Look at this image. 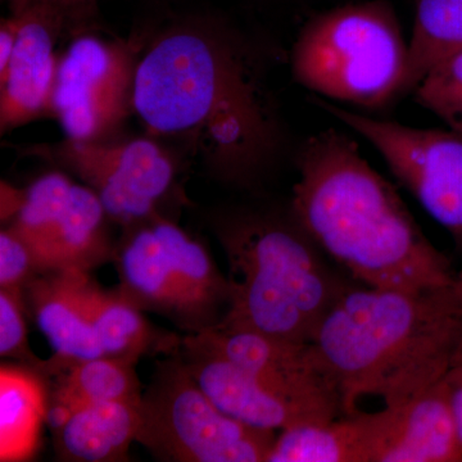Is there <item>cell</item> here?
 I'll list each match as a JSON object with an SVG mask.
<instances>
[{"instance_id": "6da1fadb", "label": "cell", "mask_w": 462, "mask_h": 462, "mask_svg": "<svg viewBox=\"0 0 462 462\" xmlns=\"http://www.w3.org/2000/svg\"><path fill=\"white\" fill-rule=\"evenodd\" d=\"M134 112L152 135L193 149L221 180L252 188L272 169L284 133L263 60L221 23H176L136 65Z\"/></svg>"}, {"instance_id": "7a4b0ae2", "label": "cell", "mask_w": 462, "mask_h": 462, "mask_svg": "<svg viewBox=\"0 0 462 462\" xmlns=\"http://www.w3.org/2000/svg\"><path fill=\"white\" fill-rule=\"evenodd\" d=\"M297 171L291 214L358 284L421 291L458 282L461 273L345 133L328 129L310 136L298 152Z\"/></svg>"}, {"instance_id": "3957f363", "label": "cell", "mask_w": 462, "mask_h": 462, "mask_svg": "<svg viewBox=\"0 0 462 462\" xmlns=\"http://www.w3.org/2000/svg\"><path fill=\"white\" fill-rule=\"evenodd\" d=\"M336 380L343 413L364 397L409 402L445 379L462 346V273L421 291L356 284L328 312L312 340Z\"/></svg>"}, {"instance_id": "277c9868", "label": "cell", "mask_w": 462, "mask_h": 462, "mask_svg": "<svg viewBox=\"0 0 462 462\" xmlns=\"http://www.w3.org/2000/svg\"><path fill=\"white\" fill-rule=\"evenodd\" d=\"M226 256L229 306L218 325L312 343L328 312L358 284L285 214L242 209L216 225Z\"/></svg>"}, {"instance_id": "5b68a950", "label": "cell", "mask_w": 462, "mask_h": 462, "mask_svg": "<svg viewBox=\"0 0 462 462\" xmlns=\"http://www.w3.org/2000/svg\"><path fill=\"white\" fill-rule=\"evenodd\" d=\"M410 45L387 0L351 3L316 14L291 54L294 80L316 97L385 107L402 96Z\"/></svg>"}, {"instance_id": "8992f818", "label": "cell", "mask_w": 462, "mask_h": 462, "mask_svg": "<svg viewBox=\"0 0 462 462\" xmlns=\"http://www.w3.org/2000/svg\"><path fill=\"white\" fill-rule=\"evenodd\" d=\"M136 442L167 462H267L275 430L229 418L206 396L180 354L157 364L139 404Z\"/></svg>"}, {"instance_id": "52a82bcc", "label": "cell", "mask_w": 462, "mask_h": 462, "mask_svg": "<svg viewBox=\"0 0 462 462\" xmlns=\"http://www.w3.org/2000/svg\"><path fill=\"white\" fill-rule=\"evenodd\" d=\"M312 103L369 142L462 251V133L379 120L316 96Z\"/></svg>"}, {"instance_id": "ba28073f", "label": "cell", "mask_w": 462, "mask_h": 462, "mask_svg": "<svg viewBox=\"0 0 462 462\" xmlns=\"http://www.w3.org/2000/svg\"><path fill=\"white\" fill-rule=\"evenodd\" d=\"M107 217L89 187L51 172L27 188L9 229L26 243L41 272L90 273L115 261Z\"/></svg>"}, {"instance_id": "9c48e42d", "label": "cell", "mask_w": 462, "mask_h": 462, "mask_svg": "<svg viewBox=\"0 0 462 462\" xmlns=\"http://www.w3.org/2000/svg\"><path fill=\"white\" fill-rule=\"evenodd\" d=\"M138 57L129 45L78 36L58 63L51 111L67 139L105 141L134 111Z\"/></svg>"}, {"instance_id": "30bf717a", "label": "cell", "mask_w": 462, "mask_h": 462, "mask_svg": "<svg viewBox=\"0 0 462 462\" xmlns=\"http://www.w3.org/2000/svg\"><path fill=\"white\" fill-rule=\"evenodd\" d=\"M187 336L238 365L264 388L302 407L316 421L345 415L338 385L312 343L218 324Z\"/></svg>"}, {"instance_id": "8fae6325", "label": "cell", "mask_w": 462, "mask_h": 462, "mask_svg": "<svg viewBox=\"0 0 462 462\" xmlns=\"http://www.w3.org/2000/svg\"><path fill=\"white\" fill-rule=\"evenodd\" d=\"M60 157L98 196L108 217L125 227L157 216L175 178L171 158L151 139H67Z\"/></svg>"}, {"instance_id": "7c38bea8", "label": "cell", "mask_w": 462, "mask_h": 462, "mask_svg": "<svg viewBox=\"0 0 462 462\" xmlns=\"http://www.w3.org/2000/svg\"><path fill=\"white\" fill-rule=\"evenodd\" d=\"M18 18L16 45L0 74V125L3 130L51 109L58 63L54 47L67 17L51 5H35Z\"/></svg>"}, {"instance_id": "4fadbf2b", "label": "cell", "mask_w": 462, "mask_h": 462, "mask_svg": "<svg viewBox=\"0 0 462 462\" xmlns=\"http://www.w3.org/2000/svg\"><path fill=\"white\" fill-rule=\"evenodd\" d=\"M127 229L123 242L116 247L114 263L121 282L118 291L142 311L166 316L188 334L211 328L170 260L151 218Z\"/></svg>"}, {"instance_id": "5bb4252c", "label": "cell", "mask_w": 462, "mask_h": 462, "mask_svg": "<svg viewBox=\"0 0 462 462\" xmlns=\"http://www.w3.org/2000/svg\"><path fill=\"white\" fill-rule=\"evenodd\" d=\"M179 354L206 396L234 420L275 431L298 425L320 424L302 407L264 388L238 365L188 336L181 337Z\"/></svg>"}, {"instance_id": "9a60e30c", "label": "cell", "mask_w": 462, "mask_h": 462, "mask_svg": "<svg viewBox=\"0 0 462 462\" xmlns=\"http://www.w3.org/2000/svg\"><path fill=\"white\" fill-rule=\"evenodd\" d=\"M397 415V406H385L289 428L276 437L267 462H376Z\"/></svg>"}, {"instance_id": "2e32d148", "label": "cell", "mask_w": 462, "mask_h": 462, "mask_svg": "<svg viewBox=\"0 0 462 462\" xmlns=\"http://www.w3.org/2000/svg\"><path fill=\"white\" fill-rule=\"evenodd\" d=\"M87 273L41 272L23 289L26 309L50 340L54 356L62 360L105 357L85 307L83 282Z\"/></svg>"}, {"instance_id": "e0dca14e", "label": "cell", "mask_w": 462, "mask_h": 462, "mask_svg": "<svg viewBox=\"0 0 462 462\" xmlns=\"http://www.w3.org/2000/svg\"><path fill=\"white\" fill-rule=\"evenodd\" d=\"M397 407L378 462L462 461V437L446 378Z\"/></svg>"}, {"instance_id": "ac0fdd59", "label": "cell", "mask_w": 462, "mask_h": 462, "mask_svg": "<svg viewBox=\"0 0 462 462\" xmlns=\"http://www.w3.org/2000/svg\"><path fill=\"white\" fill-rule=\"evenodd\" d=\"M83 296L105 357L138 364L143 356H171L180 351L181 337L149 324L139 307L118 291H106L87 273Z\"/></svg>"}, {"instance_id": "d6986e66", "label": "cell", "mask_w": 462, "mask_h": 462, "mask_svg": "<svg viewBox=\"0 0 462 462\" xmlns=\"http://www.w3.org/2000/svg\"><path fill=\"white\" fill-rule=\"evenodd\" d=\"M38 373L47 385L48 403L60 404L71 415L91 403L141 404L142 383L135 364L129 361L111 357L67 361L54 356Z\"/></svg>"}, {"instance_id": "ffe728a7", "label": "cell", "mask_w": 462, "mask_h": 462, "mask_svg": "<svg viewBox=\"0 0 462 462\" xmlns=\"http://www.w3.org/2000/svg\"><path fill=\"white\" fill-rule=\"evenodd\" d=\"M139 425V404H88L72 413L54 433L58 458L72 462L127 461Z\"/></svg>"}, {"instance_id": "44dd1931", "label": "cell", "mask_w": 462, "mask_h": 462, "mask_svg": "<svg viewBox=\"0 0 462 462\" xmlns=\"http://www.w3.org/2000/svg\"><path fill=\"white\" fill-rule=\"evenodd\" d=\"M48 392L41 374L18 364L0 367V461L32 460L47 421Z\"/></svg>"}, {"instance_id": "7402d4cb", "label": "cell", "mask_w": 462, "mask_h": 462, "mask_svg": "<svg viewBox=\"0 0 462 462\" xmlns=\"http://www.w3.org/2000/svg\"><path fill=\"white\" fill-rule=\"evenodd\" d=\"M402 96L413 93L431 69L462 51V0H416Z\"/></svg>"}, {"instance_id": "603a6c76", "label": "cell", "mask_w": 462, "mask_h": 462, "mask_svg": "<svg viewBox=\"0 0 462 462\" xmlns=\"http://www.w3.org/2000/svg\"><path fill=\"white\" fill-rule=\"evenodd\" d=\"M413 96L421 107L462 133V51L431 69Z\"/></svg>"}, {"instance_id": "cb8c5ba5", "label": "cell", "mask_w": 462, "mask_h": 462, "mask_svg": "<svg viewBox=\"0 0 462 462\" xmlns=\"http://www.w3.org/2000/svg\"><path fill=\"white\" fill-rule=\"evenodd\" d=\"M23 291L0 289V355L38 372L44 361L30 349Z\"/></svg>"}, {"instance_id": "d4e9b609", "label": "cell", "mask_w": 462, "mask_h": 462, "mask_svg": "<svg viewBox=\"0 0 462 462\" xmlns=\"http://www.w3.org/2000/svg\"><path fill=\"white\" fill-rule=\"evenodd\" d=\"M41 273L32 252L14 231L0 233V289L23 291L30 281Z\"/></svg>"}, {"instance_id": "484cf974", "label": "cell", "mask_w": 462, "mask_h": 462, "mask_svg": "<svg viewBox=\"0 0 462 462\" xmlns=\"http://www.w3.org/2000/svg\"><path fill=\"white\" fill-rule=\"evenodd\" d=\"M7 3L12 9V14H21L35 5H51L69 18L88 14L96 0H7Z\"/></svg>"}, {"instance_id": "4316f807", "label": "cell", "mask_w": 462, "mask_h": 462, "mask_svg": "<svg viewBox=\"0 0 462 462\" xmlns=\"http://www.w3.org/2000/svg\"><path fill=\"white\" fill-rule=\"evenodd\" d=\"M446 380L449 392H451L456 420H457L458 430H460L462 437V346L454 365L446 375Z\"/></svg>"}]
</instances>
